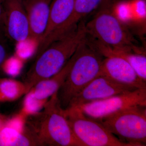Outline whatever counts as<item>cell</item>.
<instances>
[{
	"label": "cell",
	"mask_w": 146,
	"mask_h": 146,
	"mask_svg": "<svg viewBox=\"0 0 146 146\" xmlns=\"http://www.w3.org/2000/svg\"><path fill=\"white\" fill-rule=\"evenodd\" d=\"M4 17L3 0H0V37H4Z\"/></svg>",
	"instance_id": "obj_20"
},
{
	"label": "cell",
	"mask_w": 146,
	"mask_h": 146,
	"mask_svg": "<svg viewBox=\"0 0 146 146\" xmlns=\"http://www.w3.org/2000/svg\"><path fill=\"white\" fill-rule=\"evenodd\" d=\"M7 55V48L4 37H0V67L5 62Z\"/></svg>",
	"instance_id": "obj_19"
},
{
	"label": "cell",
	"mask_w": 146,
	"mask_h": 146,
	"mask_svg": "<svg viewBox=\"0 0 146 146\" xmlns=\"http://www.w3.org/2000/svg\"><path fill=\"white\" fill-rule=\"evenodd\" d=\"M116 0H76L72 16L58 34L60 37L76 27L84 18L108 5L115 4Z\"/></svg>",
	"instance_id": "obj_14"
},
{
	"label": "cell",
	"mask_w": 146,
	"mask_h": 146,
	"mask_svg": "<svg viewBox=\"0 0 146 146\" xmlns=\"http://www.w3.org/2000/svg\"><path fill=\"white\" fill-rule=\"evenodd\" d=\"M73 132L85 146H131L113 135L99 122L84 114L78 108L64 110Z\"/></svg>",
	"instance_id": "obj_6"
},
{
	"label": "cell",
	"mask_w": 146,
	"mask_h": 146,
	"mask_svg": "<svg viewBox=\"0 0 146 146\" xmlns=\"http://www.w3.org/2000/svg\"><path fill=\"white\" fill-rule=\"evenodd\" d=\"M96 48L104 57L108 56L115 55L125 59L130 64L139 78L146 82V56L144 53L113 49L99 42L96 44Z\"/></svg>",
	"instance_id": "obj_15"
},
{
	"label": "cell",
	"mask_w": 146,
	"mask_h": 146,
	"mask_svg": "<svg viewBox=\"0 0 146 146\" xmlns=\"http://www.w3.org/2000/svg\"><path fill=\"white\" fill-rule=\"evenodd\" d=\"M76 57V52L62 70L54 75L39 82L30 91L36 100L46 102L47 100L57 92L70 70Z\"/></svg>",
	"instance_id": "obj_13"
},
{
	"label": "cell",
	"mask_w": 146,
	"mask_h": 146,
	"mask_svg": "<svg viewBox=\"0 0 146 146\" xmlns=\"http://www.w3.org/2000/svg\"><path fill=\"white\" fill-rule=\"evenodd\" d=\"M5 36L19 43L30 38L29 26L22 0H3Z\"/></svg>",
	"instance_id": "obj_9"
},
{
	"label": "cell",
	"mask_w": 146,
	"mask_h": 146,
	"mask_svg": "<svg viewBox=\"0 0 146 146\" xmlns=\"http://www.w3.org/2000/svg\"><path fill=\"white\" fill-rule=\"evenodd\" d=\"M1 120H0V130H1Z\"/></svg>",
	"instance_id": "obj_21"
},
{
	"label": "cell",
	"mask_w": 146,
	"mask_h": 146,
	"mask_svg": "<svg viewBox=\"0 0 146 146\" xmlns=\"http://www.w3.org/2000/svg\"><path fill=\"white\" fill-rule=\"evenodd\" d=\"M101 75L138 89L146 88V82L139 78L125 59L117 56L109 55L104 57Z\"/></svg>",
	"instance_id": "obj_11"
},
{
	"label": "cell",
	"mask_w": 146,
	"mask_h": 146,
	"mask_svg": "<svg viewBox=\"0 0 146 146\" xmlns=\"http://www.w3.org/2000/svg\"><path fill=\"white\" fill-rule=\"evenodd\" d=\"M42 145L36 133L31 130L20 131L6 125L0 130V146Z\"/></svg>",
	"instance_id": "obj_16"
},
{
	"label": "cell",
	"mask_w": 146,
	"mask_h": 146,
	"mask_svg": "<svg viewBox=\"0 0 146 146\" xmlns=\"http://www.w3.org/2000/svg\"><path fill=\"white\" fill-rule=\"evenodd\" d=\"M86 36L85 23L82 21L75 28L51 43L37 56L27 73L23 82L27 94L39 82L60 72Z\"/></svg>",
	"instance_id": "obj_1"
},
{
	"label": "cell",
	"mask_w": 146,
	"mask_h": 146,
	"mask_svg": "<svg viewBox=\"0 0 146 146\" xmlns=\"http://www.w3.org/2000/svg\"><path fill=\"white\" fill-rule=\"evenodd\" d=\"M131 146H146V106H136L96 119Z\"/></svg>",
	"instance_id": "obj_5"
},
{
	"label": "cell",
	"mask_w": 146,
	"mask_h": 146,
	"mask_svg": "<svg viewBox=\"0 0 146 146\" xmlns=\"http://www.w3.org/2000/svg\"><path fill=\"white\" fill-rule=\"evenodd\" d=\"M136 89L138 88L119 83L106 76H99L93 80L77 95L68 108L78 107Z\"/></svg>",
	"instance_id": "obj_8"
},
{
	"label": "cell",
	"mask_w": 146,
	"mask_h": 146,
	"mask_svg": "<svg viewBox=\"0 0 146 146\" xmlns=\"http://www.w3.org/2000/svg\"><path fill=\"white\" fill-rule=\"evenodd\" d=\"M136 106H146V88L136 89L76 107L88 117L99 119L112 113Z\"/></svg>",
	"instance_id": "obj_7"
},
{
	"label": "cell",
	"mask_w": 146,
	"mask_h": 146,
	"mask_svg": "<svg viewBox=\"0 0 146 146\" xmlns=\"http://www.w3.org/2000/svg\"><path fill=\"white\" fill-rule=\"evenodd\" d=\"M52 0H22L26 13L30 38L37 44L41 43L46 31Z\"/></svg>",
	"instance_id": "obj_12"
},
{
	"label": "cell",
	"mask_w": 146,
	"mask_h": 146,
	"mask_svg": "<svg viewBox=\"0 0 146 146\" xmlns=\"http://www.w3.org/2000/svg\"><path fill=\"white\" fill-rule=\"evenodd\" d=\"M104 58L89 44L86 37L76 51L70 70L57 92L62 109H67L77 95L93 80L100 76Z\"/></svg>",
	"instance_id": "obj_2"
},
{
	"label": "cell",
	"mask_w": 146,
	"mask_h": 146,
	"mask_svg": "<svg viewBox=\"0 0 146 146\" xmlns=\"http://www.w3.org/2000/svg\"><path fill=\"white\" fill-rule=\"evenodd\" d=\"M76 0H52L46 31L38 46L39 55L54 41L72 14Z\"/></svg>",
	"instance_id": "obj_10"
},
{
	"label": "cell",
	"mask_w": 146,
	"mask_h": 146,
	"mask_svg": "<svg viewBox=\"0 0 146 146\" xmlns=\"http://www.w3.org/2000/svg\"><path fill=\"white\" fill-rule=\"evenodd\" d=\"M46 102L36 100L31 91H29L27 93L24 100L23 112L25 115L35 114L39 112Z\"/></svg>",
	"instance_id": "obj_18"
},
{
	"label": "cell",
	"mask_w": 146,
	"mask_h": 146,
	"mask_svg": "<svg viewBox=\"0 0 146 146\" xmlns=\"http://www.w3.org/2000/svg\"><path fill=\"white\" fill-rule=\"evenodd\" d=\"M24 94H27L24 83L11 79H0V100H14Z\"/></svg>",
	"instance_id": "obj_17"
},
{
	"label": "cell",
	"mask_w": 146,
	"mask_h": 146,
	"mask_svg": "<svg viewBox=\"0 0 146 146\" xmlns=\"http://www.w3.org/2000/svg\"><path fill=\"white\" fill-rule=\"evenodd\" d=\"M36 132L42 145L85 146L73 132L57 97V92L44 105Z\"/></svg>",
	"instance_id": "obj_4"
},
{
	"label": "cell",
	"mask_w": 146,
	"mask_h": 146,
	"mask_svg": "<svg viewBox=\"0 0 146 146\" xmlns=\"http://www.w3.org/2000/svg\"><path fill=\"white\" fill-rule=\"evenodd\" d=\"M114 5L102 7L90 21L85 23L86 35L113 49L144 53L114 13Z\"/></svg>",
	"instance_id": "obj_3"
}]
</instances>
